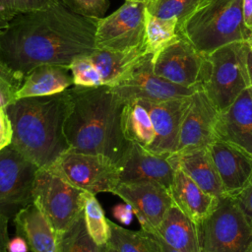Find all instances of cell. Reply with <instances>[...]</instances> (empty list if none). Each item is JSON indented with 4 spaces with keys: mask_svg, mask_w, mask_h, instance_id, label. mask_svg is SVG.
<instances>
[{
    "mask_svg": "<svg viewBox=\"0 0 252 252\" xmlns=\"http://www.w3.org/2000/svg\"><path fill=\"white\" fill-rule=\"evenodd\" d=\"M71 11L88 17L102 18L109 8V0H59Z\"/></svg>",
    "mask_w": 252,
    "mask_h": 252,
    "instance_id": "obj_33",
    "label": "cell"
},
{
    "mask_svg": "<svg viewBox=\"0 0 252 252\" xmlns=\"http://www.w3.org/2000/svg\"><path fill=\"white\" fill-rule=\"evenodd\" d=\"M250 252H252V248H251V250H250Z\"/></svg>",
    "mask_w": 252,
    "mask_h": 252,
    "instance_id": "obj_47",
    "label": "cell"
},
{
    "mask_svg": "<svg viewBox=\"0 0 252 252\" xmlns=\"http://www.w3.org/2000/svg\"><path fill=\"white\" fill-rule=\"evenodd\" d=\"M168 191L173 205L196 224L205 220L220 202L218 197L204 191L178 168H175Z\"/></svg>",
    "mask_w": 252,
    "mask_h": 252,
    "instance_id": "obj_19",
    "label": "cell"
},
{
    "mask_svg": "<svg viewBox=\"0 0 252 252\" xmlns=\"http://www.w3.org/2000/svg\"><path fill=\"white\" fill-rule=\"evenodd\" d=\"M242 17L244 26L252 32V0H242Z\"/></svg>",
    "mask_w": 252,
    "mask_h": 252,
    "instance_id": "obj_41",
    "label": "cell"
},
{
    "mask_svg": "<svg viewBox=\"0 0 252 252\" xmlns=\"http://www.w3.org/2000/svg\"><path fill=\"white\" fill-rule=\"evenodd\" d=\"M190 96L160 101L138 100L147 108L155 130V139L149 151L167 157L177 151L179 130Z\"/></svg>",
    "mask_w": 252,
    "mask_h": 252,
    "instance_id": "obj_15",
    "label": "cell"
},
{
    "mask_svg": "<svg viewBox=\"0 0 252 252\" xmlns=\"http://www.w3.org/2000/svg\"><path fill=\"white\" fill-rule=\"evenodd\" d=\"M13 221L16 234L25 238L32 252H59L57 233L33 203L19 212Z\"/></svg>",
    "mask_w": 252,
    "mask_h": 252,
    "instance_id": "obj_21",
    "label": "cell"
},
{
    "mask_svg": "<svg viewBox=\"0 0 252 252\" xmlns=\"http://www.w3.org/2000/svg\"><path fill=\"white\" fill-rule=\"evenodd\" d=\"M13 130L10 119L4 107L0 106V151L12 142Z\"/></svg>",
    "mask_w": 252,
    "mask_h": 252,
    "instance_id": "obj_35",
    "label": "cell"
},
{
    "mask_svg": "<svg viewBox=\"0 0 252 252\" xmlns=\"http://www.w3.org/2000/svg\"><path fill=\"white\" fill-rule=\"evenodd\" d=\"M125 103L109 86L70 87L64 122L70 149L104 155L118 164L130 146L121 126Z\"/></svg>",
    "mask_w": 252,
    "mask_h": 252,
    "instance_id": "obj_2",
    "label": "cell"
},
{
    "mask_svg": "<svg viewBox=\"0 0 252 252\" xmlns=\"http://www.w3.org/2000/svg\"><path fill=\"white\" fill-rule=\"evenodd\" d=\"M7 250L8 252H29L30 247L24 237L16 234L14 237L9 239Z\"/></svg>",
    "mask_w": 252,
    "mask_h": 252,
    "instance_id": "obj_38",
    "label": "cell"
},
{
    "mask_svg": "<svg viewBox=\"0 0 252 252\" xmlns=\"http://www.w3.org/2000/svg\"><path fill=\"white\" fill-rule=\"evenodd\" d=\"M219 113L202 88L198 89L190 96L182 118L175 153L209 147L217 139L215 129Z\"/></svg>",
    "mask_w": 252,
    "mask_h": 252,
    "instance_id": "obj_14",
    "label": "cell"
},
{
    "mask_svg": "<svg viewBox=\"0 0 252 252\" xmlns=\"http://www.w3.org/2000/svg\"><path fill=\"white\" fill-rule=\"evenodd\" d=\"M109 238L107 244L116 252H160L158 243L154 233L125 228L110 220Z\"/></svg>",
    "mask_w": 252,
    "mask_h": 252,
    "instance_id": "obj_26",
    "label": "cell"
},
{
    "mask_svg": "<svg viewBox=\"0 0 252 252\" xmlns=\"http://www.w3.org/2000/svg\"><path fill=\"white\" fill-rule=\"evenodd\" d=\"M146 55L145 45L129 51L95 50L90 55L101 75L102 84L113 87L123 80Z\"/></svg>",
    "mask_w": 252,
    "mask_h": 252,
    "instance_id": "obj_24",
    "label": "cell"
},
{
    "mask_svg": "<svg viewBox=\"0 0 252 252\" xmlns=\"http://www.w3.org/2000/svg\"><path fill=\"white\" fill-rule=\"evenodd\" d=\"M67 108L68 89L17 98L5 107L13 130L11 145L37 167H50L70 149L64 133Z\"/></svg>",
    "mask_w": 252,
    "mask_h": 252,
    "instance_id": "obj_3",
    "label": "cell"
},
{
    "mask_svg": "<svg viewBox=\"0 0 252 252\" xmlns=\"http://www.w3.org/2000/svg\"><path fill=\"white\" fill-rule=\"evenodd\" d=\"M8 221L9 220L0 216V252H8L7 245L10 239L8 235Z\"/></svg>",
    "mask_w": 252,
    "mask_h": 252,
    "instance_id": "obj_39",
    "label": "cell"
},
{
    "mask_svg": "<svg viewBox=\"0 0 252 252\" xmlns=\"http://www.w3.org/2000/svg\"><path fill=\"white\" fill-rule=\"evenodd\" d=\"M52 1L53 0H0V13L12 19L19 13L43 8Z\"/></svg>",
    "mask_w": 252,
    "mask_h": 252,
    "instance_id": "obj_34",
    "label": "cell"
},
{
    "mask_svg": "<svg viewBox=\"0 0 252 252\" xmlns=\"http://www.w3.org/2000/svg\"><path fill=\"white\" fill-rule=\"evenodd\" d=\"M120 181L124 183L152 182L169 189L175 167L167 156L155 154L138 144L130 143L118 162Z\"/></svg>",
    "mask_w": 252,
    "mask_h": 252,
    "instance_id": "obj_16",
    "label": "cell"
},
{
    "mask_svg": "<svg viewBox=\"0 0 252 252\" xmlns=\"http://www.w3.org/2000/svg\"><path fill=\"white\" fill-rule=\"evenodd\" d=\"M48 168L78 189L94 195L113 193L121 182L118 164L100 154L69 149Z\"/></svg>",
    "mask_w": 252,
    "mask_h": 252,
    "instance_id": "obj_8",
    "label": "cell"
},
{
    "mask_svg": "<svg viewBox=\"0 0 252 252\" xmlns=\"http://www.w3.org/2000/svg\"><path fill=\"white\" fill-rule=\"evenodd\" d=\"M112 194L130 205L141 229L152 233L173 205L168 189L158 183L120 182Z\"/></svg>",
    "mask_w": 252,
    "mask_h": 252,
    "instance_id": "obj_13",
    "label": "cell"
},
{
    "mask_svg": "<svg viewBox=\"0 0 252 252\" xmlns=\"http://www.w3.org/2000/svg\"><path fill=\"white\" fill-rule=\"evenodd\" d=\"M175 168L183 171L207 193L221 199L224 191L209 148H198L168 156Z\"/></svg>",
    "mask_w": 252,
    "mask_h": 252,
    "instance_id": "obj_20",
    "label": "cell"
},
{
    "mask_svg": "<svg viewBox=\"0 0 252 252\" xmlns=\"http://www.w3.org/2000/svg\"><path fill=\"white\" fill-rule=\"evenodd\" d=\"M153 2V0H145V4H146V6H148L150 3H152Z\"/></svg>",
    "mask_w": 252,
    "mask_h": 252,
    "instance_id": "obj_46",
    "label": "cell"
},
{
    "mask_svg": "<svg viewBox=\"0 0 252 252\" xmlns=\"http://www.w3.org/2000/svg\"><path fill=\"white\" fill-rule=\"evenodd\" d=\"M151 233H152V232H151ZM154 235H155V237H156V239H157V241H158V243L160 252H179V251H177L176 249H174V248H172L171 246H169L167 243H165V242H164L159 236H158L157 234L154 233Z\"/></svg>",
    "mask_w": 252,
    "mask_h": 252,
    "instance_id": "obj_42",
    "label": "cell"
},
{
    "mask_svg": "<svg viewBox=\"0 0 252 252\" xmlns=\"http://www.w3.org/2000/svg\"><path fill=\"white\" fill-rule=\"evenodd\" d=\"M59 252H106V245H98L88 231L84 212L64 231L57 234Z\"/></svg>",
    "mask_w": 252,
    "mask_h": 252,
    "instance_id": "obj_28",
    "label": "cell"
},
{
    "mask_svg": "<svg viewBox=\"0 0 252 252\" xmlns=\"http://www.w3.org/2000/svg\"><path fill=\"white\" fill-rule=\"evenodd\" d=\"M11 19L8 18L7 16H5L4 14L0 13V34L6 30V28L8 27V24H9V21Z\"/></svg>",
    "mask_w": 252,
    "mask_h": 252,
    "instance_id": "obj_43",
    "label": "cell"
},
{
    "mask_svg": "<svg viewBox=\"0 0 252 252\" xmlns=\"http://www.w3.org/2000/svg\"><path fill=\"white\" fill-rule=\"evenodd\" d=\"M153 233L179 252H201L197 224L174 205Z\"/></svg>",
    "mask_w": 252,
    "mask_h": 252,
    "instance_id": "obj_23",
    "label": "cell"
},
{
    "mask_svg": "<svg viewBox=\"0 0 252 252\" xmlns=\"http://www.w3.org/2000/svg\"><path fill=\"white\" fill-rule=\"evenodd\" d=\"M243 43L244 41L233 42L205 55L201 88L219 112L227 108L249 87Z\"/></svg>",
    "mask_w": 252,
    "mask_h": 252,
    "instance_id": "obj_5",
    "label": "cell"
},
{
    "mask_svg": "<svg viewBox=\"0 0 252 252\" xmlns=\"http://www.w3.org/2000/svg\"><path fill=\"white\" fill-rule=\"evenodd\" d=\"M201 252H250L252 226L234 198L223 197L197 224Z\"/></svg>",
    "mask_w": 252,
    "mask_h": 252,
    "instance_id": "obj_6",
    "label": "cell"
},
{
    "mask_svg": "<svg viewBox=\"0 0 252 252\" xmlns=\"http://www.w3.org/2000/svg\"><path fill=\"white\" fill-rule=\"evenodd\" d=\"M243 57H244V65L245 70L249 82V87H252V50L244 41L243 43Z\"/></svg>",
    "mask_w": 252,
    "mask_h": 252,
    "instance_id": "obj_40",
    "label": "cell"
},
{
    "mask_svg": "<svg viewBox=\"0 0 252 252\" xmlns=\"http://www.w3.org/2000/svg\"><path fill=\"white\" fill-rule=\"evenodd\" d=\"M208 148L225 197L236 198L252 181V156L220 139Z\"/></svg>",
    "mask_w": 252,
    "mask_h": 252,
    "instance_id": "obj_17",
    "label": "cell"
},
{
    "mask_svg": "<svg viewBox=\"0 0 252 252\" xmlns=\"http://www.w3.org/2000/svg\"><path fill=\"white\" fill-rule=\"evenodd\" d=\"M205 62V55L179 34L153 61L158 76L185 88H201Z\"/></svg>",
    "mask_w": 252,
    "mask_h": 252,
    "instance_id": "obj_12",
    "label": "cell"
},
{
    "mask_svg": "<svg viewBox=\"0 0 252 252\" xmlns=\"http://www.w3.org/2000/svg\"><path fill=\"white\" fill-rule=\"evenodd\" d=\"M177 24L176 18H158L146 10L145 50L146 54L152 55L153 61L165 47L178 38Z\"/></svg>",
    "mask_w": 252,
    "mask_h": 252,
    "instance_id": "obj_27",
    "label": "cell"
},
{
    "mask_svg": "<svg viewBox=\"0 0 252 252\" xmlns=\"http://www.w3.org/2000/svg\"><path fill=\"white\" fill-rule=\"evenodd\" d=\"M106 252H116V250H114L111 246H109L108 244H107V248H106Z\"/></svg>",
    "mask_w": 252,
    "mask_h": 252,
    "instance_id": "obj_45",
    "label": "cell"
},
{
    "mask_svg": "<svg viewBox=\"0 0 252 252\" xmlns=\"http://www.w3.org/2000/svg\"><path fill=\"white\" fill-rule=\"evenodd\" d=\"M25 77L0 61V106L5 108L17 99V93Z\"/></svg>",
    "mask_w": 252,
    "mask_h": 252,
    "instance_id": "obj_32",
    "label": "cell"
},
{
    "mask_svg": "<svg viewBox=\"0 0 252 252\" xmlns=\"http://www.w3.org/2000/svg\"><path fill=\"white\" fill-rule=\"evenodd\" d=\"M74 86L97 87L102 86L101 75L90 56L75 59L69 66Z\"/></svg>",
    "mask_w": 252,
    "mask_h": 252,
    "instance_id": "obj_31",
    "label": "cell"
},
{
    "mask_svg": "<svg viewBox=\"0 0 252 252\" xmlns=\"http://www.w3.org/2000/svg\"><path fill=\"white\" fill-rule=\"evenodd\" d=\"M84 218L89 233L98 245H106L109 238V226L103 210L95 195L85 192Z\"/></svg>",
    "mask_w": 252,
    "mask_h": 252,
    "instance_id": "obj_29",
    "label": "cell"
},
{
    "mask_svg": "<svg viewBox=\"0 0 252 252\" xmlns=\"http://www.w3.org/2000/svg\"><path fill=\"white\" fill-rule=\"evenodd\" d=\"M73 85L69 66L42 64L25 76L17 98L54 94L64 92Z\"/></svg>",
    "mask_w": 252,
    "mask_h": 252,
    "instance_id": "obj_22",
    "label": "cell"
},
{
    "mask_svg": "<svg viewBox=\"0 0 252 252\" xmlns=\"http://www.w3.org/2000/svg\"><path fill=\"white\" fill-rule=\"evenodd\" d=\"M245 42L247 43V45L250 47V49L252 50V32H250V34H249V36L247 37V39L245 40Z\"/></svg>",
    "mask_w": 252,
    "mask_h": 252,
    "instance_id": "obj_44",
    "label": "cell"
},
{
    "mask_svg": "<svg viewBox=\"0 0 252 252\" xmlns=\"http://www.w3.org/2000/svg\"><path fill=\"white\" fill-rule=\"evenodd\" d=\"M112 214L114 218L122 224H129L133 219V211L130 205L127 203H120L112 208Z\"/></svg>",
    "mask_w": 252,
    "mask_h": 252,
    "instance_id": "obj_37",
    "label": "cell"
},
{
    "mask_svg": "<svg viewBox=\"0 0 252 252\" xmlns=\"http://www.w3.org/2000/svg\"><path fill=\"white\" fill-rule=\"evenodd\" d=\"M177 33L203 55L233 42L245 41L250 31L243 23L242 0H202L177 24Z\"/></svg>",
    "mask_w": 252,
    "mask_h": 252,
    "instance_id": "obj_4",
    "label": "cell"
},
{
    "mask_svg": "<svg viewBox=\"0 0 252 252\" xmlns=\"http://www.w3.org/2000/svg\"><path fill=\"white\" fill-rule=\"evenodd\" d=\"M110 88L124 102L186 97L200 89L181 87L158 76L154 72L153 57L150 54H146L123 80Z\"/></svg>",
    "mask_w": 252,
    "mask_h": 252,
    "instance_id": "obj_11",
    "label": "cell"
},
{
    "mask_svg": "<svg viewBox=\"0 0 252 252\" xmlns=\"http://www.w3.org/2000/svg\"><path fill=\"white\" fill-rule=\"evenodd\" d=\"M216 138L252 156V87L220 111L216 123Z\"/></svg>",
    "mask_w": 252,
    "mask_h": 252,
    "instance_id": "obj_18",
    "label": "cell"
},
{
    "mask_svg": "<svg viewBox=\"0 0 252 252\" xmlns=\"http://www.w3.org/2000/svg\"><path fill=\"white\" fill-rule=\"evenodd\" d=\"M38 168L11 144L0 151V216L13 220L33 203L32 188Z\"/></svg>",
    "mask_w": 252,
    "mask_h": 252,
    "instance_id": "obj_9",
    "label": "cell"
},
{
    "mask_svg": "<svg viewBox=\"0 0 252 252\" xmlns=\"http://www.w3.org/2000/svg\"><path fill=\"white\" fill-rule=\"evenodd\" d=\"M33 204L57 234L84 212L85 191L73 186L49 168H38L32 188Z\"/></svg>",
    "mask_w": 252,
    "mask_h": 252,
    "instance_id": "obj_7",
    "label": "cell"
},
{
    "mask_svg": "<svg viewBox=\"0 0 252 252\" xmlns=\"http://www.w3.org/2000/svg\"><path fill=\"white\" fill-rule=\"evenodd\" d=\"M146 4L125 1L116 11L99 18L95 31V48L107 51H129L145 45Z\"/></svg>",
    "mask_w": 252,
    "mask_h": 252,
    "instance_id": "obj_10",
    "label": "cell"
},
{
    "mask_svg": "<svg viewBox=\"0 0 252 252\" xmlns=\"http://www.w3.org/2000/svg\"><path fill=\"white\" fill-rule=\"evenodd\" d=\"M125 139L149 149L155 139V130L147 108L138 100L126 102L121 116Z\"/></svg>",
    "mask_w": 252,
    "mask_h": 252,
    "instance_id": "obj_25",
    "label": "cell"
},
{
    "mask_svg": "<svg viewBox=\"0 0 252 252\" xmlns=\"http://www.w3.org/2000/svg\"><path fill=\"white\" fill-rule=\"evenodd\" d=\"M97 20L71 11L59 0L19 13L0 34V61L23 77L42 64L70 66L96 50Z\"/></svg>",
    "mask_w": 252,
    "mask_h": 252,
    "instance_id": "obj_1",
    "label": "cell"
},
{
    "mask_svg": "<svg viewBox=\"0 0 252 252\" xmlns=\"http://www.w3.org/2000/svg\"><path fill=\"white\" fill-rule=\"evenodd\" d=\"M234 199L239 204L242 212L252 226V181L248 187Z\"/></svg>",
    "mask_w": 252,
    "mask_h": 252,
    "instance_id": "obj_36",
    "label": "cell"
},
{
    "mask_svg": "<svg viewBox=\"0 0 252 252\" xmlns=\"http://www.w3.org/2000/svg\"><path fill=\"white\" fill-rule=\"evenodd\" d=\"M202 0H153L146 6L149 13L158 18H176L178 23L186 19Z\"/></svg>",
    "mask_w": 252,
    "mask_h": 252,
    "instance_id": "obj_30",
    "label": "cell"
}]
</instances>
